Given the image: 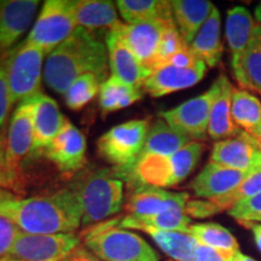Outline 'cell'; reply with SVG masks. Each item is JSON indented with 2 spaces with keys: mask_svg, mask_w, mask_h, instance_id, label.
<instances>
[{
  "mask_svg": "<svg viewBox=\"0 0 261 261\" xmlns=\"http://www.w3.org/2000/svg\"><path fill=\"white\" fill-rule=\"evenodd\" d=\"M0 215L31 234L71 233L83 220L80 202L71 189L4 202L0 203Z\"/></svg>",
  "mask_w": 261,
  "mask_h": 261,
  "instance_id": "cell-1",
  "label": "cell"
},
{
  "mask_svg": "<svg viewBox=\"0 0 261 261\" xmlns=\"http://www.w3.org/2000/svg\"><path fill=\"white\" fill-rule=\"evenodd\" d=\"M109 57L106 42L93 32L77 27L64 42L47 55L44 80L55 92L64 94L68 87L85 74L107 80Z\"/></svg>",
  "mask_w": 261,
  "mask_h": 261,
  "instance_id": "cell-2",
  "label": "cell"
},
{
  "mask_svg": "<svg viewBox=\"0 0 261 261\" xmlns=\"http://www.w3.org/2000/svg\"><path fill=\"white\" fill-rule=\"evenodd\" d=\"M75 192L83 211L81 226L90 227L109 220L121 212L123 205V180L107 168L83 172L74 181Z\"/></svg>",
  "mask_w": 261,
  "mask_h": 261,
  "instance_id": "cell-3",
  "label": "cell"
},
{
  "mask_svg": "<svg viewBox=\"0 0 261 261\" xmlns=\"http://www.w3.org/2000/svg\"><path fill=\"white\" fill-rule=\"evenodd\" d=\"M84 246L102 261H160L142 236L119 225V218L87 227L80 234Z\"/></svg>",
  "mask_w": 261,
  "mask_h": 261,
  "instance_id": "cell-4",
  "label": "cell"
},
{
  "mask_svg": "<svg viewBox=\"0 0 261 261\" xmlns=\"http://www.w3.org/2000/svg\"><path fill=\"white\" fill-rule=\"evenodd\" d=\"M150 130L148 119L129 120L114 126L97 142V151L102 159L115 166L114 172L120 179L130 181L133 171L142 156Z\"/></svg>",
  "mask_w": 261,
  "mask_h": 261,
  "instance_id": "cell-5",
  "label": "cell"
},
{
  "mask_svg": "<svg viewBox=\"0 0 261 261\" xmlns=\"http://www.w3.org/2000/svg\"><path fill=\"white\" fill-rule=\"evenodd\" d=\"M44 50L24 40L0 56L5 71L12 107L41 92L44 77Z\"/></svg>",
  "mask_w": 261,
  "mask_h": 261,
  "instance_id": "cell-6",
  "label": "cell"
},
{
  "mask_svg": "<svg viewBox=\"0 0 261 261\" xmlns=\"http://www.w3.org/2000/svg\"><path fill=\"white\" fill-rule=\"evenodd\" d=\"M204 150L203 143L192 140L172 155H142L137 162L133 175L143 184L161 189L173 188L190 175Z\"/></svg>",
  "mask_w": 261,
  "mask_h": 261,
  "instance_id": "cell-7",
  "label": "cell"
},
{
  "mask_svg": "<svg viewBox=\"0 0 261 261\" xmlns=\"http://www.w3.org/2000/svg\"><path fill=\"white\" fill-rule=\"evenodd\" d=\"M77 28L73 0H46L25 40L50 55Z\"/></svg>",
  "mask_w": 261,
  "mask_h": 261,
  "instance_id": "cell-8",
  "label": "cell"
},
{
  "mask_svg": "<svg viewBox=\"0 0 261 261\" xmlns=\"http://www.w3.org/2000/svg\"><path fill=\"white\" fill-rule=\"evenodd\" d=\"M81 244V236L71 233L31 234L19 232L8 257L21 261H58Z\"/></svg>",
  "mask_w": 261,
  "mask_h": 261,
  "instance_id": "cell-9",
  "label": "cell"
},
{
  "mask_svg": "<svg viewBox=\"0 0 261 261\" xmlns=\"http://www.w3.org/2000/svg\"><path fill=\"white\" fill-rule=\"evenodd\" d=\"M217 84L214 81L211 89L204 93L161 113L160 117L173 128L190 137L192 140H204L208 137L211 109L217 96Z\"/></svg>",
  "mask_w": 261,
  "mask_h": 261,
  "instance_id": "cell-10",
  "label": "cell"
},
{
  "mask_svg": "<svg viewBox=\"0 0 261 261\" xmlns=\"http://www.w3.org/2000/svg\"><path fill=\"white\" fill-rule=\"evenodd\" d=\"M34 142V104L33 99L18 104L12 114L6 136L5 168L21 177V165L31 152Z\"/></svg>",
  "mask_w": 261,
  "mask_h": 261,
  "instance_id": "cell-11",
  "label": "cell"
},
{
  "mask_svg": "<svg viewBox=\"0 0 261 261\" xmlns=\"http://www.w3.org/2000/svg\"><path fill=\"white\" fill-rule=\"evenodd\" d=\"M128 184L132 188L128 191L125 208L132 217H152L174 207H187L190 200L188 192L168 191L143 184L137 179L130 180Z\"/></svg>",
  "mask_w": 261,
  "mask_h": 261,
  "instance_id": "cell-12",
  "label": "cell"
},
{
  "mask_svg": "<svg viewBox=\"0 0 261 261\" xmlns=\"http://www.w3.org/2000/svg\"><path fill=\"white\" fill-rule=\"evenodd\" d=\"M174 19L140 22V23H119L113 28L136 57L150 73L152 71L160 40L169 23ZM112 31V29H110Z\"/></svg>",
  "mask_w": 261,
  "mask_h": 261,
  "instance_id": "cell-13",
  "label": "cell"
},
{
  "mask_svg": "<svg viewBox=\"0 0 261 261\" xmlns=\"http://www.w3.org/2000/svg\"><path fill=\"white\" fill-rule=\"evenodd\" d=\"M86 138L69 120L65 119L58 135L55 137L44 156L54 163L58 171L73 174L84 168L86 163Z\"/></svg>",
  "mask_w": 261,
  "mask_h": 261,
  "instance_id": "cell-14",
  "label": "cell"
},
{
  "mask_svg": "<svg viewBox=\"0 0 261 261\" xmlns=\"http://www.w3.org/2000/svg\"><path fill=\"white\" fill-rule=\"evenodd\" d=\"M38 0H0V55L11 50L32 24Z\"/></svg>",
  "mask_w": 261,
  "mask_h": 261,
  "instance_id": "cell-15",
  "label": "cell"
},
{
  "mask_svg": "<svg viewBox=\"0 0 261 261\" xmlns=\"http://www.w3.org/2000/svg\"><path fill=\"white\" fill-rule=\"evenodd\" d=\"M207 65L200 62L191 68H178L174 65H163L151 71L143 84V91L151 97L160 98L173 92L187 90L203 79Z\"/></svg>",
  "mask_w": 261,
  "mask_h": 261,
  "instance_id": "cell-16",
  "label": "cell"
},
{
  "mask_svg": "<svg viewBox=\"0 0 261 261\" xmlns=\"http://www.w3.org/2000/svg\"><path fill=\"white\" fill-rule=\"evenodd\" d=\"M34 104V142L31 158L44 156L55 137L58 135L65 121L60 107L54 98L45 93H38L32 98Z\"/></svg>",
  "mask_w": 261,
  "mask_h": 261,
  "instance_id": "cell-17",
  "label": "cell"
},
{
  "mask_svg": "<svg viewBox=\"0 0 261 261\" xmlns=\"http://www.w3.org/2000/svg\"><path fill=\"white\" fill-rule=\"evenodd\" d=\"M106 45L112 76L143 90V84L150 75V71L140 63L136 55L113 29L107 32Z\"/></svg>",
  "mask_w": 261,
  "mask_h": 261,
  "instance_id": "cell-18",
  "label": "cell"
},
{
  "mask_svg": "<svg viewBox=\"0 0 261 261\" xmlns=\"http://www.w3.org/2000/svg\"><path fill=\"white\" fill-rule=\"evenodd\" d=\"M248 172L210 161L191 181V189L202 200H217L232 192L244 180Z\"/></svg>",
  "mask_w": 261,
  "mask_h": 261,
  "instance_id": "cell-19",
  "label": "cell"
},
{
  "mask_svg": "<svg viewBox=\"0 0 261 261\" xmlns=\"http://www.w3.org/2000/svg\"><path fill=\"white\" fill-rule=\"evenodd\" d=\"M217 84V96L212 104L210 125H208V137L212 139L224 140L240 135L242 130L234 125L231 104H232L233 86L225 74H220L215 80Z\"/></svg>",
  "mask_w": 261,
  "mask_h": 261,
  "instance_id": "cell-20",
  "label": "cell"
},
{
  "mask_svg": "<svg viewBox=\"0 0 261 261\" xmlns=\"http://www.w3.org/2000/svg\"><path fill=\"white\" fill-rule=\"evenodd\" d=\"M260 154L255 140L246 133L232 138L215 142L212 149L211 161L225 167L238 169V171H249L253 163Z\"/></svg>",
  "mask_w": 261,
  "mask_h": 261,
  "instance_id": "cell-21",
  "label": "cell"
},
{
  "mask_svg": "<svg viewBox=\"0 0 261 261\" xmlns=\"http://www.w3.org/2000/svg\"><path fill=\"white\" fill-rule=\"evenodd\" d=\"M233 76L242 90L261 93V25L256 23L253 37L243 54L231 61Z\"/></svg>",
  "mask_w": 261,
  "mask_h": 261,
  "instance_id": "cell-22",
  "label": "cell"
},
{
  "mask_svg": "<svg viewBox=\"0 0 261 261\" xmlns=\"http://www.w3.org/2000/svg\"><path fill=\"white\" fill-rule=\"evenodd\" d=\"M172 14L179 33L190 45L215 6L208 0H172Z\"/></svg>",
  "mask_w": 261,
  "mask_h": 261,
  "instance_id": "cell-23",
  "label": "cell"
},
{
  "mask_svg": "<svg viewBox=\"0 0 261 261\" xmlns=\"http://www.w3.org/2000/svg\"><path fill=\"white\" fill-rule=\"evenodd\" d=\"M73 12L77 27L91 32L97 29L109 32L121 23L115 3L107 0H73Z\"/></svg>",
  "mask_w": 261,
  "mask_h": 261,
  "instance_id": "cell-24",
  "label": "cell"
},
{
  "mask_svg": "<svg viewBox=\"0 0 261 261\" xmlns=\"http://www.w3.org/2000/svg\"><path fill=\"white\" fill-rule=\"evenodd\" d=\"M220 27V12L214 8L200 32L189 45L192 52L203 61L208 68L217 67L223 56L224 47L221 42Z\"/></svg>",
  "mask_w": 261,
  "mask_h": 261,
  "instance_id": "cell-25",
  "label": "cell"
},
{
  "mask_svg": "<svg viewBox=\"0 0 261 261\" xmlns=\"http://www.w3.org/2000/svg\"><path fill=\"white\" fill-rule=\"evenodd\" d=\"M187 207H174L152 217L138 218L127 214L119 218V225L127 230H144L154 228L160 231H174V232L189 233L191 226V218L185 211Z\"/></svg>",
  "mask_w": 261,
  "mask_h": 261,
  "instance_id": "cell-26",
  "label": "cell"
},
{
  "mask_svg": "<svg viewBox=\"0 0 261 261\" xmlns=\"http://www.w3.org/2000/svg\"><path fill=\"white\" fill-rule=\"evenodd\" d=\"M231 114L238 128L261 142V102L254 94L233 87Z\"/></svg>",
  "mask_w": 261,
  "mask_h": 261,
  "instance_id": "cell-27",
  "label": "cell"
},
{
  "mask_svg": "<svg viewBox=\"0 0 261 261\" xmlns=\"http://www.w3.org/2000/svg\"><path fill=\"white\" fill-rule=\"evenodd\" d=\"M255 25V18L243 6H236L228 10L226 24H225V35L232 55L231 61L237 60L246 50L253 37Z\"/></svg>",
  "mask_w": 261,
  "mask_h": 261,
  "instance_id": "cell-28",
  "label": "cell"
},
{
  "mask_svg": "<svg viewBox=\"0 0 261 261\" xmlns=\"http://www.w3.org/2000/svg\"><path fill=\"white\" fill-rule=\"evenodd\" d=\"M191 142L190 137L173 128L163 119H159L150 126L142 155H172Z\"/></svg>",
  "mask_w": 261,
  "mask_h": 261,
  "instance_id": "cell-29",
  "label": "cell"
},
{
  "mask_svg": "<svg viewBox=\"0 0 261 261\" xmlns=\"http://www.w3.org/2000/svg\"><path fill=\"white\" fill-rule=\"evenodd\" d=\"M143 97V90L123 83L115 76H110L100 85L98 102L104 116L119 112L138 102Z\"/></svg>",
  "mask_w": 261,
  "mask_h": 261,
  "instance_id": "cell-30",
  "label": "cell"
},
{
  "mask_svg": "<svg viewBox=\"0 0 261 261\" xmlns=\"http://www.w3.org/2000/svg\"><path fill=\"white\" fill-rule=\"evenodd\" d=\"M116 8L128 24L173 19L171 2L167 0H119Z\"/></svg>",
  "mask_w": 261,
  "mask_h": 261,
  "instance_id": "cell-31",
  "label": "cell"
},
{
  "mask_svg": "<svg viewBox=\"0 0 261 261\" xmlns=\"http://www.w3.org/2000/svg\"><path fill=\"white\" fill-rule=\"evenodd\" d=\"M142 231L149 234L156 246L171 257L172 261H196V248L198 243L191 234L154 228H144Z\"/></svg>",
  "mask_w": 261,
  "mask_h": 261,
  "instance_id": "cell-32",
  "label": "cell"
},
{
  "mask_svg": "<svg viewBox=\"0 0 261 261\" xmlns=\"http://www.w3.org/2000/svg\"><path fill=\"white\" fill-rule=\"evenodd\" d=\"M189 234H191L197 243L223 254H231L240 250L236 237L226 227L218 223L192 224Z\"/></svg>",
  "mask_w": 261,
  "mask_h": 261,
  "instance_id": "cell-33",
  "label": "cell"
},
{
  "mask_svg": "<svg viewBox=\"0 0 261 261\" xmlns=\"http://www.w3.org/2000/svg\"><path fill=\"white\" fill-rule=\"evenodd\" d=\"M261 192V151L257 156L255 162L250 167L249 172L232 192L223 196V197L217 198V200H208L214 205L215 212L221 213L224 211H230L237 203L242 202L247 198L253 197Z\"/></svg>",
  "mask_w": 261,
  "mask_h": 261,
  "instance_id": "cell-34",
  "label": "cell"
},
{
  "mask_svg": "<svg viewBox=\"0 0 261 261\" xmlns=\"http://www.w3.org/2000/svg\"><path fill=\"white\" fill-rule=\"evenodd\" d=\"M104 81L96 74H85L76 79L65 91L64 102L69 109L79 112L86 107L97 94Z\"/></svg>",
  "mask_w": 261,
  "mask_h": 261,
  "instance_id": "cell-35",
  "label": "cell"
},
{
  "mask_svg": "<svg viewBox=\"0 0 261 261\" xmlns=\"http://www.w3.org/2000/svg\"><path fill=\"white\" fill-rule=\"evenodd\" d=\"M187 46H189V45L185 42L184 39H182L174 22L169 23L167 25V28L165 29V32H163L161 40H160V45L158 48V54H156L155 57V63L154 68H152V71L167 64L169 60H171L177 52L182 50V48Z\"/></svg>",
  "mask_w": 261,
  "mask_h": 261,
  "instance_id": "cell-36",
  "label": "cell"
},
{
  "mask_svg": "<svg viewBox=\"0 0 261 261\" xmlns=\"http://www.w3.org/2000/svg\"><path fill=\"white\" fill-rule=\"evenodd\" d=\"M228 214L246 227L253 224H261V192L237 203L228 211Z\"/></svg>",
  "mask_w": 261,
  "mask_h": 261,
  "instance_id": "cell-37",
  "label": "cell"
},
{
  "mask_svg": "<svg viewBox=\"0 0 261 261\" xmlns=\"http://www.w3.org/2000/svg\"><path fill=\"white\" fill-rule=\"evenodd\" d=\"M21 230L8 218L0 215V257L9 255Z\"/></svg>",
  "mask_w": 261,
  "mask_h": 261,
  "instance_id": "cell-38",
  "label": "cell"
},
{
  "mask_svg": "<svg viewBox=\"0 0 261 261\" xmlns=\"http://www.w3.org/2000/svg\"><path fill=\"white\" fill-rule=\"evenodd\" d=\"M187 214L190 218H196V219H204V218L213 217L217 214L214 205L212 204L211 201L208 200H189L187 203Z\"/></svg>",
  "mask_w": 261,
  "mask_h": 261,
  "instance_id": "cell-39",
  "label": "cell"
},
{
  "mask_svg": "<svg viewBox=\"0 0 261 261\" xmlns=\"http://www.w3.org/2000/svg\"><path fill=\"white\" fill-rule=\"evenodd\" d=\"M12 109L11 97H10V91L6 81L5 71L3 69V65L0 64V128L4 126L10 110Z\"/></svg>",
  "mask_w": 261,
  "mask_h": 261,
  "instance_id": "cell-40",
  "label": "cell"
},
{
  "mask_svg": "<svg viewBox=\"0 0 261 261\" xmlns=\"http://www.w3.org/2000/svg\"><path fill=\"white\" fill-rule=\"evenodd\" d=\"M200 62L203 61H201L200 58L196 56L190 46H187L177 52L166 65H174V67L178 68H191L197 65Z\"/></svg>",
  "mask_w": 261,
  "mask_h": 261,
  "instance_id": "cell-41",
  "label": "cell"
},
{
  "mask_svg": "<svg viewBox=\"0 0 261 261\" xmlns=\"http://www.w3.org/2000/svg\"><path fill=\"white\" fill-rule=\"evenodd\" d=\"M58 261H102L99 257L94 255V254L91 252L89 248L85 246H80L74 248L71 252H69L67 255L62 257Z\"/></svg>",
  "mask_w": 261,
  "mask_h": 261,
  "instance_id": "cell-42",
  "label": "cell"
},
{
  "mask_svg": "<svg viewBox=\"0 0 261 261\" xmlns=\"http://www.w3.org/2000/svg\"><path fill=\"white\" fill-rule=\"evenodd\" d=\"M0 188L6 190L21 191L22 178L12 174L5 167H0Z\"/></svg>",
  "mask_w": 261,
  "mask_h": 261,
  "instance_id": "cell-43",
  "label": "cell"
},
{
  "mask_svg": "<svg viewBox=\"0 0 261 261\" xmlns=\"http://www.w3.org/2000/svg\"><path fill=\"white\" fill-rule=\"evenodd\" d=\"M226 255L227 254H223L200 243L196 248V261H227Z\"/></svg>",
  "mask_w": 261,
  "mask_h": 261,
  "instance_id": "cell-44",
  "label": "cell"
},
{
  "mask_svg": "<svg viewBox=\"0 0 261 261\" xmlns=\"http://www.w3.org/2000/svg\"><path fill=\"white\" fill-rule=\"evenodd\" d=\"M226 257H227V261H256L255 259H253L252 256L247 255V254L241 252V250L227 254Z\"/></svg>",
  "mask_w": 261,
  "mask_h": 261,
  "instance_id": "cell-45",
  "label": "cell"
},
{
  "mask_svg": "<svg viewBox=\"0 0 261 261\" xmlns=\"http://www.w3.org/2000/svg\"><path fill=\"white\" fill-rule=\"evenodd\" d=\"M250 230H252L254 242H255L257 249L261 252V224H253L249 226Z\"/></svg>",
  "mask_w": 261,
  "mask_h": 261,
  "instance_id": "cell-46",
  "label": "cell"
},
{
  "mask_svg": "<svg viewBox=\"0 0 261 261\" xmlns=\"http://www.w3.org/2000/svg\"><path fill=\"white\" fill-rule=\"evenodd\" d=\"M17 198H18V196L15 195L14 192H11L10 190H6V189L0 188V203L17 200Z\"/></svg>",
  "mask_w": 261,
  "mask_h": 261,
  "instance_id": "cell-47",
  "label": "cell"
},
{
  "mask_svg": "<svg viewBox=\"0 0 261 261\" xmlns=\"http://www.w3.org/2000/svg\"><path fill=\"white\" fill-rule=\"evenodd\" d=\"M5 151H6V139L0 135V167H5Z\"/></svg>",
  "mask_w": 261,
  "mask_h": 261,
  "instance_id": "cell-48",
  "label": "cell"
},
{
  "mask_svg": "<svg viewBox=\"0 0 261 261\" xmlns=\"http://www.w3.org/2000/svg\"><path fill=\"white\" fill-rule=\"evenodd\" d=\"M254 15H255V22L261 25V3H259V4L256 5Z\"/></svg>",
  "mask_w": 261,
  "mask_h": 261,
  "instance_id": "cell-49",
  "label": "cell"
},
{
  "mask_svg": "<svg viewBox=\"0 0 261 261\" xmlns=\"http://www.w3.org/2000/svg\"><path fill=\"white\" fill-rule=\"evenodd\" d=\"M0 261H21V260H16V259H12V257H0Z\"/></svg>",
  "mask_w": 261,
  "mask_h": 261,
  "instance_id": "cell-50",
  "label": "cell"
},
{
  "mask_svg": "<svg viewBox=\"0 0 261 261\" xmlns=\"http://www.w3.org/2000/svg\"><path fill=\"white\" fill-rule=\"evenodd\" d=\"M254 140H255V139H254ZM255 143H256V146L259 148V150L261 151V142H257V140H255Z\"/></svg>",
  "mask_w": 261,
  "mask_h": 261,
  "instance_id": "cell-51",
  "label": "cell"
},
{
  "mask_svg": "<svg viewBox=\"0 0 261 261\" xmlns=\"http://www.w3.org/2000/svg\"><path fill=\"white\" fill-rule=\"evenodd\" d=\"M171 261H172V260H171Z\"/></svg>",
  "mask_w": 261,
  "mask_h": 261,
  "instance_id": "cell-52",
  "label": "cell"
}]
</instances>
